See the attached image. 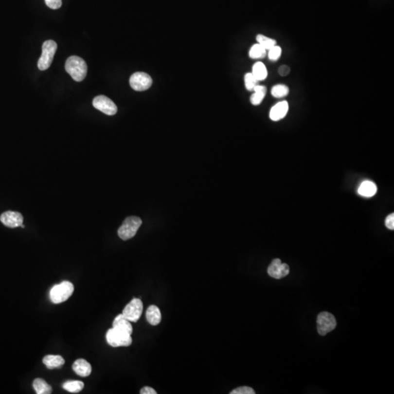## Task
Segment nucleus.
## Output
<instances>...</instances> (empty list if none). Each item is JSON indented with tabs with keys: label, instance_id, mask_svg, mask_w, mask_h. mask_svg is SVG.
I'll list each match as a JSON object with an SVG mask.
<instances>
[{
	"label": "nucleus",
	"instance_id": "obj_6",
	"mask_svg": "<svg viewBox=\"0 0 394 394\" xmlns=\"http://www.w3.org/2000/svg\"><path fill=\"white\" fill-rule=\"evenodd\" d=\"M337 327V321L335 317L328 312H322L317 318V330L321 336L326 335L335 329Z\"/></svg>",
	"mask_w": 394,
	"mask_h": 394
},
{
	"label": "nucleus",
	"instance_id": "obj_29",
	"mask_svg": "<svg viewBox=\"0 0 394 394\" xmlns=\"http://www.w3.org/2000/svg\"><path fill=\"white\" fill-rule=\"evenodd\" d=\"M385 226L388 228V229H391V230H394V213H391L390 214L388 217H386L385 220Z\"/></svg>",
	"mask_w": 394,
	"mask_h": 394
},
{
	"label": "nucleus",
	"instance_id": "obj_14",
	"mask_svg": "<svg viewBox=\"0 0 394 394\" xmlns=\"http://www.w3.org/2000/svg\"><path fill=\"white\" fill-rule=\"evenodd\" d=\"M112 327L124 331V332L128 333L131 335L133 332V328L131 322L122 314H120L114 319L113 322H112Z\"/></svg>",
	"mask_w": 394,
	"mask_h": 394
},
{
	"label": "nucleus",
	"instance_id": "obj_27",
	"mask_svg": "<svg viewBox=\"0 0 394 394\" xmlns=\"http://www.w3.org/2000/svg\"><path fill=\"white\" fill-rule=\"evenodd\" d=\"M254 390L251 387L241 386L231 391L230 394H255Z\"/></svg>",
	"mask_w": 394,
	"mask_h": 394
},
{
	"label": "nucleus",
	"instance_id": "obj_24",
	"mask_svg": "<svg viewBox=\"0 0 394 394\" xmlns=\"http://www.w3.org/2000/svg\"><path fill=\"white\" fill-rule=\"evenodd\" d=\"M289 91L288 86L285 84L275 85L271 89V95L275 98L285 97L288 95Z\"/></svg>",
	"mask_w": 394,
	"mask_h": 394
},
{
	"label": "nucleus",
	"instance_id": "obj_21",
	"mask_svg": "<svg viewBox=\"0 0 394 394\" xmlns=\"http://www.w3.org/2000/svg\"><path fill=\"white\" fill-rule=\"evenodd\" d=\"M63 388L70 393H78L84 388V383L81 381L69 380L64 382Z\"/></svg>",
	"mask_w": 394,
	"mask_h": 394
},
{
	"label": "nucleus",
	"instance_id": "obj_8",
	"mask_svg": "<svg viewBox=\"0 0 394 394\" xmlns=\"http://www.w3.org/2000/svg\"><path fill=\"white\" fill-rule=\"evenodd\" d=\"M131 87L137 91L147 90L153 83L151 77L148 74L143 72L134 73L129 79Z\"/></svg>",
	"mask_w": 394,
	"mask_h": 394
},
{
	"label": "nucleus",
	"instance_id": "obj_26",
	"mask_svg": "<svg viewBox=\"0 0 394 394\" xmlns=\"http://www.w3.org/2000/svg\"><path fill=\"white\" fill-rule=\"evenodd\" d=\"M281 55L282 48L278 45H275L268 51V58L270 61H277L281 57Z\"/></svg>",
	"mask_w": 394,
	"mask_h": 394
},
{
	"label": "nucleus",
	"instance_id": "obj_7",
	"mask_svg": "<svg viewBox=\"0 0 394 394\" xmlns=\"http://www.w3.org/2000/svg\"><path fill=\"white\" fill-rule=\"evenodd\" d=\"M143 311V304L142 301L137 298H134L123 310L122 315L130 322H137Z\"/></svg>",
	"mask_w": 394,
	"mask_h": 394
},
{
	"label": "nucleus",
	"instance_id": "obj_32",
	"mask_svg": "<svg viewBox=\"0 0 394 394\" xmlns=\"http://www.w3.org/2000/svg\"><path fill=\"white\" fill-rule=\"evenodd\" d=\"M21 226V227L23 228H23L25 227L24 225H23V224H22L21 226Z\"/></svg>",
	"mask_w": 394,
	"mask_h": 394
},
{
	"label": "nucleus",
	"instance_id": "obj_30",
	"mask_svg": "<svg viewBox=\"0 0 394 394\" xmlns=\"http://www.w3.org/2000/svg\"><path fill=\"white\" fill-rule=\"evenodd\" d=\"M290 69L288 66L287 65H282L279 67L278 69V73L280 76H283V77H286L287 76V74L290 73Z\"/></svg>",
	"mask_w": 394,
	"mask_h": 394
},
{
	"label": "nucleus",
	"instance_id": "obj_22",
	"mask_svg": "<svg viewBox=\"0 0 394 394\" xmlns=\"http://www.w3.org/2000/svg\"><path fill=\"white\" fill-rule=\"evenodd\" d=\"M267 55V50L264 49L259 44H254L249 51V57L252 59H260Z\"/></svg>",
	"mask_w": 394,
	"mask_h": 394
},
{
	"label": "nucleus",
	"instance_id": "obj_9",
	"mask_svg": "<svg viewBox=\"0 0 394 394\" xmlns=\"http://www.w3.org/2000/svg\"><path fill=\"white\" fill-rule=\"evenodd\" d=\"M93 106L107 115H114L118 111L116 105L107 96L100 95L93 100Z\"/></svg>",
	"mask_w": 394,
	"mask_h": 394
},
{
	"label": "nucleus",
	"instance_id": "obj_28",
	"mask_svg": "<svg viewBox=\"0 0 394 394\" xmlns=\"http://www.w3.org/2000/svg\"><path fill=\"white\" fill-rule=\"evenodd\" d=\"M47 6L53 10L60 8L62 5V0H45Z\"/></svg>",
	"mask_w": 394,
	"mask_h": 394
},
{
	"label": "nucleus",
	"instance_id": "obj_23",
	"mask_svg": "<svg viewBox=\"0 0 394 394\" xmlns=\"http://www.w3.org/2000/svg\"><path fill=\"white\" fill-rule=\"evenodd\" d=\"M256 40L258 43L267 51H269L273 47L277 45V41L275 39H271V38L268 37L265 35H261V34L257 35Z\"/></svg>",
	"mask_w": 394,
	"mask_h": 394
},
{
	"label": "nucleus",
	"instance_id": "obj_1",
	"mask_svg": "<svg viewBox=\"0 0 394 394\" xmlns=\"http://www.w3.org/2000/svg\"><path fill=\"white\" fill-rule=\"evenodd\" d=\"M65 70L73 80L83 81L87 74V64L80 57L72 55L66 61Z\"/></svg>",
	"mask_w": 394,
	"mask_h": 394
},
{
	"label": "nucleus",
	"instance_id": "obj_5",
	"mask_svg": "<svg viewBox=\"0 0 394 394\" xmlns=\"http://www.w3.org/2000/svg\"><path fill=\"white\" fill-rule=\"evenodd\" d=\"M108 344L112 347H127L132 343L131 334L112 327L106 334Z\"/></svg>",
	"mask_w": 394,
	"mask_h": 394
},
{
	"label": "nucleus",
	"instance_id": "obj_4",
	"mask_svg": "<svg viewBox=\"0 0 394 394\" xmlns=\"http://www.w3.org/2000/svg\"><path fill=\"white\" fill-rule=\"evenodd\" d=\"M57 44L55 41L47 40L42 44V55L38 61V68L41 71L48 70L51 67L54 60V55L56 52Z\"/></svg>",
	"mask_w": 394,
	"mask_h": 394
},
{
	"label": "nucleus",
	"instance_id": "obj_13",
	"mask_svg": "<svg viewBox=\"0 0 394 394\" xmlns=\"http://www.w3.org/2000/svg\"><path fill=\"white\" fill-rule=\"evenodd\" d=\"M72 369L79 376H88L91 373V366L85 359H77L72 365Z\"/></svg>",
	"mask_w": 394,
	"mask_h": 394
},
{
	"label": "nucleus",
	"instance_id": "obj_10",
	"mask_svg": "<svg viewBox=\"0 0 394 394\" xmlns=\"http://www.w3.org/2000/svg\"><path fill=\"white\" fill-rule=\"evenodd\" d=\"M267 272L270 277L280 280L286 277L290 272V268L287 264L282 263L281 260L275 258L271 261L267 269Z\"/></svg>",
	"mask_w": 394,
	"mask_h": 394
},
{
	"label": "nucleus",
	"instance_id": "obj_20",
	"mask_svg": "<svg viewBox=\"0 0 394 394\" xmlns=\"http://www.w3.org/2000/svg\"><path fill=\"white\" fill-rule=\"evenodd\" d=\"M33 388L37 394H50L52 393L51 385L41 378H36L34 380Z\"/></svg>",
	"mask_w": 394,
	"mask_h": 394
},
{
	"label": "nucleus",
	"instance_id": "obj_3",
	"mask_svg": "<svg viewBox=\"0 0 394 394\" xmlns=\"http://www.w3.org/2000/svg\"><path fill=\"white\" fill-rule=\"evenodd\" d=\"M141 218L137 216H129L124 220L118 230V234L123 240H128L134 237L142 225Z\"/></svg>",
	"mask_w": 394,
	"mask_h": 394
},
{
	"label": "nucleus",
	"instance_id": "obj_12",
	"mask_svg": "<svg viewBox=\"0 0 394 394\" xmlns=\"http://www.w3.org/2000/svg\"><path fill=\"white\" fill-rule=\"evenodd\" d=\"M288 108V103L286 101H281L276 104L270 110V119L273 121H278L283 119L287 115Z\"/></svg>",
	"mask_w": 394,
	"mask_h": 394
},
{
	"label": "nucleus",
	"instance_id": "obj_15",
	"mask_svg": "<svg viewBox=\"0 0 394 394\" xmlns=\"http://www.w3.org/2000/svg\"><path fill=\"white\" fill-rule=\"evenodd\" d=\"M146 318L147 322L152 325H159L161 321L160 309L156 305H150L146 311Z\"/></svg>",
	"mask_w": 394,
	"mask_h": 394
},
{
	"label": "nucleus",
	"instance_id": "obj_17",
	"mask_svg": "<svg viewBox=\"0 0 394 394\" xmlns=\"http://www.w3.org/2000/svg\"><path fill=\"white\" fill-rule=\"evenodd\" d=\"M376 191H377V188H376V185L373 182L365 180L360 184V187L358 190V192L362 197H372L375 195Z\"/></svg>",
	"mask_w": 394,
	"mask_h": 394
},
{
	"label": "nucleus",
	"instance_id": "obj_18",
	"mask_svg": "<svg viewBox=\"0 0 394 394\" xmlns=\"http://www.w3.org/2000/svg\"><path fill=\"white\" fill-rule=\"evenodd\" d=\"M254 93L251 95V104L253 105H259L264 100L266 94H267V87L264 86H260L257 85L253 89Z\"/></svg>",
	"mask_w": 394,
	"mask_h": 394
},
{
	"label": "nucleus",
	"instance_id": "obj_11",
	"mask_svg": "<svg viewBox=\"0 0 394 394\" xmlns=\"http://www.w3.org/2000/svg\"><path fill=\"white\" fill-rule=\"evenodd\" d=\"M1 223L9 228L19 227L23 224V215L18 212L7 211L0 216Z\"/></svg>",
	"mask_w": 394,
	"mask_h": 394
},
{
	"label": "nucleus",
	"instance_id": "obj_2",
	"mask_svg": "<svg viewBox=\"0 0 394 394\" xmlns=\"http://www.w3.org/2000/svg\"><path fill=\"white\" fill-rule=\"evenodd\" d=\"M74 287L72 283L64 281L60 284L55 285L50 291V299L54 304H60L67 301L74 292Z\"/></svg>",
	"mask_w": 394,
	"mask_h": 394
},
{
	"label": "nucleus",
	"instance_id": "obj_31",
	"mask_svg": "<svg viewBox=\"0 0 394 394\" xmlns=\"http://www.w3.org/2000/svg\"><path fill=\"white\" fill-rule=\"evenodd\" d=\"M140 394H157V392L155 391L153 388H150L149 386L143 387L140 390Z\"/></svg>",
	"mask_w": 394,
	"mask_h": 394
},
{
	"label": "nucleus",
	"instance_id": "obj_16",
	"mask_svg": "<svg viewBox=\"0 0 394 394\" xmlns=\"http://www.w3.org/2000/svg\"><path fill=\"white\" fill-rule=\"evenodd\" d=\"M42 362L48 369L60 368L64 364V359L58 355H48L42 359Z\"/></svg>",
	"mask_w": 394,
	"mask_h": 394
},
{
	"label": "nucleus",
	"instance_id": "obj_25",
	"mask_svg": "<svg viewBox=\"0 0 394 394\" xmlns=\"http://www.w3.org/2000/svg\"><path fill=\"white\" fill-rule=\"evenodd\" d=\"M245 86L248 90H253L254 88L258 85V80L254 77L252 72H248L244 77Z\"/></svg>",
	"mask_w": 394,
	"mask_h": 394
},
{
	"label": "nucleus",
	"instance_id": "obj_19",
	"mask_svg": "<svg viewBox=\"0 0 394 394\" xmlns=\"http://www.w3.org/2000/svg\"><path fill=\"white\" fill-rule=\"evenodd\" d=\"M252 74L258 81H261L267 78L268 72H267V67L264 65V63L258 61V62L255 63L252 66Z\"/></svg>",
	"mask_w": 394,
	"mask_h": 394
}]
</instances>
